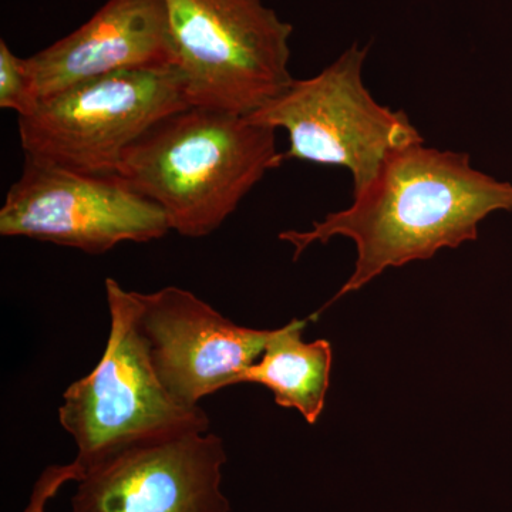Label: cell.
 Returning a JSON list of instances; mask_svg holds the SVG:
<instances>
[{"label":"cell","instance_id":"6da1fadb","mask_svg":"<svg viewBox=\"0 0 512 512\" xmlns=\"http://www.w3.org/2000/svg\"><path fill=\"white\" fill-rule=\"evenodd\" d=\"M500 210H512L510 183L476 170L466 153L421 141L393 151L349 208L313 222L309 231L282 232L279 239L295 248V261L316 242H355V271L329 306L389 268L476 241L478 224Z\"/></svg>","mask_w":512,"mask_h":512},{"label":"cell","instance_id":"7a4b0ae2","mask_svg":"<svg viewBox=\"0 0 512 512\" xmlns=\"http://www.w3.org/2000/svg\"><path fill=\"white\" fill-rule=\"evenodd\" d=\"M275 133L247 116L190 106L134 141L116 174L156 202L171 231L204 238L237 211L269 170L284 163Z\"/></svg>","mask_w":512,"mask_h":512},{"label":"cell","instance_id":"3957f363","mask_svg":"<svg viewBox=\"0 0 512 512\" xmlns=\"http://www.w3.org/2000/svg\"><path fill=\"white\" fill-rule=\"evenodd\" d=\"M190 106L249 116L291 86L293 28L261 0H163Z\"/></svg>","mask_w":512,"mask_h":512},{"label":"cell","instance_id":"277c9868","mask_svg":"<svg viewBox=\"0 0 512 512\" xmlns=\"http://www.w3.org/2000/svg\"><path fill=\"white\" fill-rule=\"evenodd\" d=\"M110 335L100 362L67 387L60 424L77 446L74 464L83 473L121 448L188 431H210L200 406L175 400L160 382L138 335L127 291L106 279Z\"/></svg>","mask_w":512,"mask_h":512},{"label":"cell","instance_id":"5b68a950","mask_svg":"<svg viewBox=\"0 0 512 512\" xmlns=\"http://www.w3.org/2000/svg\"><path fill=\"white\" fill-rule=\"evenodd\" d=\"M369 46L353 45L311 79L293 80L281 96L248 119L284 128V161L338 165L352 174L353 195L375 178L386 158L423 137L404 111L377 103L363 83Z\"/></svg>","mask_w":512,"mask_h":512},{"label":"cell","instance_id":"8992f818","mask_svg":"<svg viewBox=\"0 0 512 512\" xmlns=\"http://www.w3.org/2000/svg\"><path fill=\"white\" fill-rule=\"evenodd\" d=\"M190 103L178 69L97 77L39 101L19 117L25 157L83 171L116 173L124 151Z\"/></svg>","mask_w":512,"mask_h":512},{"label":"cell","instance_id":"52a82bcc","mask_svg":"<svg viewBox=\"0 0 512 512\" xmlns=\"http://www.w3.org/2000/svg\"><path fill=\"white\" fill-rule=\"evenodd\" d=\"M171 231L160 207L119 174H93L26 157L0 210V235L104 254Z\"/></svg>","mask_w":512,"mask_h":512},{"label":"cell","instance_id":"ba28073f","mask_svg":"<svg viewBox=\"0 0 512 512\" xmlns=\"http://www.w3.org/2000/svg\"><path fill=\"white\" fill-rule=\"evenodd\" d=\"M127 298L154 372L185 406L241 383L274 332L239 326L178 286Z\"/></svg>","mask_w":512,"mask_h":512},{"label":"cell","instance_id":"9c48e42d","mask_svg":"<svg viewBox=\"0 0 512 512\" xmlns=\"http://www.w3.org/2000/svg\"><path fill=\"white\" fill-rule=\"evenodd\" d=\"M224 440L188 431L121 448L87 468L73 512H229Z\"/></svg>","mask_w":512,"mask_h":512},{"label":"cell","instance_id":"30bf717a","mask_svg":"<svg viewBox=\"0 0 512 512\" xmlns=\"http://www.w3.org/2000/svg\"><path fill=\"white\" fill-rule=\"evenodd\" d=\"M39 101L97 77L177 69L163 0H109L79 29L26 57Z\"/></svg>","mask_w":512,"mask_h":512},{"label":"cell","instance_id":"8fae6325","mask_svg":"<svg viewBox=\"0 0 512 512\" xmlns=\"http://www.w3.org/2000/svg\"><path fill=\"white\" fill-rule=\"evenodd\" d=\"M306 320L293 319L272 332L261 357L245 370L241 383L262 384L274 393L275 403L295 409L315 424L325 409L332 369L328 340L305 342Z\"/></svg>","mask_w":512,"mask_h":512},{"label":"cell","instance_id":"7c38bea8","mask_svg":"<svg viewBox=\"0 0 512 512\" xmlns=\"http://www.w3.org/2000/svg\"><path fill=\"white\" fill-rule=\"evenodd\" d=\"M36 106L25 59L16 56L8 43L0 40V107L23 117L32 113Z\"/></svg>","mask_w":512,"mask_h":512},{"label":"cell","instance_id":"4fadbf2b","mask_svg":"<svg viewBox=\"0 0 512 512\" xmlns=\"http://www.w3.org/2000/svg\"><path fill=\"white\" fill-rule=\"evenodd\" d=\"M80 478L82 473L74 461L67 466L47 467L33 488L32 497L25 512H45L46 504L59 493L64 484L79 481Z\"/></svg>","mask_w":512,"mask_h":512}]
</instances>
